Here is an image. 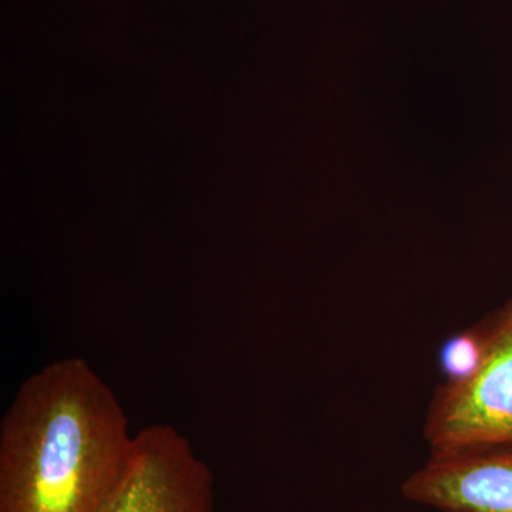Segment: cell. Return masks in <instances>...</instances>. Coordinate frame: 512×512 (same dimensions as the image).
Instances as JSON below:
<instances>
[{"label":"cell","mask_w":512,"mask_h":512,"mask_svg":"<svg viewBox=\"0 0 512 512\" xmlns=\"http://www.w3.org/2000/svg\"><path fill=\"white\" fill-rule=\"evenodd\" d=\"M490 315L493 335L480 372L434 393L423 429L430 454L512 447V298Z\"/></svg>","instance_id":"2"},{"label":"cell","mask_w":512,"mask_h":512,"mask_svg":"<svg viewBox=\"0 0 512 512\" xmlns=\"http://www.w3.org/2000/svg\"><path fill=\"white\" fill-rule=\"evenodd\" d=\"M134 436L86 359L47 363L0 421V512H103L130 468Z\"/></svg>","instance_id":"1"},{"label":"cell","mask_w":512,"mask_h":512,"mask_svg":"<svg viewBox=\"0 0 512 512\" xmlns=\"http://www.w3.org/2000/svg\"><path fill=\"white\" fill-rule=\"evenodd\" d=\"M493 320L491 315L476 325L454 333L439 349V367L444 382L441 386L460 387L473 380L490 352Z\"/></svg>","instance_id":"5"},{"label":"cell","mask_w":512,"mask_h":512,"mask_svg":"<svg viewBox=\"0 0 512 512\" xmlns=\"http://www.w3.org/2000/svg\"><path fill=\"white\" fill-rule=\"evenodd\" d=\"M103 512H217L214 474L175 427L134 436L126 477Z\"/></svg>","instance_id":"3"},{"label":"cell","mask_w":512,"mask_h":512,"mask_svg":"<svg viewBox=\"0 0 512 512\" xmlns=\"http://www.w3.org/2000/svg\"><path fill=\"white\" fill-rule=\"evenodd\" d=\"M402 494L440 512H512V447L430 454Z\"/></svg>","instance_id":"4"}]
</instances>
